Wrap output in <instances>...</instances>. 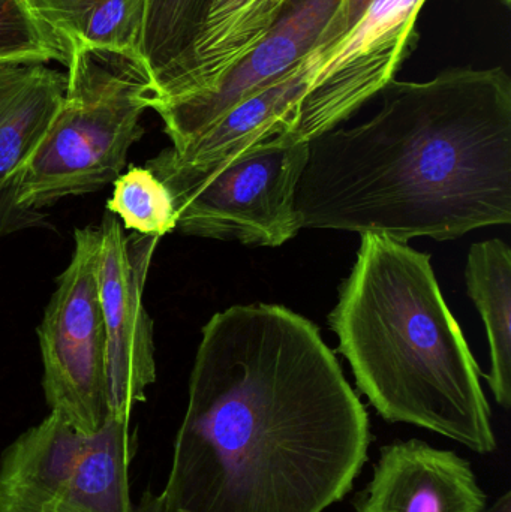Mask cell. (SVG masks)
Wrapping results in <instances>:
<instances>
[{
  "mask_svg": "<svg viewBox=\"0 0 511 512\" xmlns=\"http://www.w3.org/2000/svg\"><path fill=\"white\" fill-rule=\"evenodd\" d=\"M371 442L314 322L278 304L233 306L201 331L152 512H323L353 489Z\"/></svg>",
  "mask_w": 511,
  "mask_h": 512,
  "instance_id": "1",
  "label": "cell"
},
{
  "mask_svg": "<svg viewBox=\"0 0 511 512\" xmlns=\"http://www.w3.org/2000/svg\"><path fill=\"white\" fill-rule=\"evenodd\" d=\"M368 122L309 143L300 228L438 242L511 222V78L452 68L392 80Z\"/></svg>",
  "mask_w": 511,
  "mask_h": 512,
  "instance_id": "2",
  "label": "cell"
},
{
  "mask_svg": "<svg viewBox=\"0 0 511 512\" xmlns=\"http://www.w3.org/2000/svg\"><path fill=\"white\" fill-rule=\"evenodd\" d=\"M330 328L360 393L387 423H407L476 453L497 448L479 364L441 294L431 255L362 234Z\"/></svg>",
  "mask_w": 511,
  "mask_h": 512,
  "instance_id": "3",
  "label": "cell"
},
{
  "mask_svg": "<svg viewBox=\"0 0 511 512\" xmlns=\"http://www.w3.org/2000/svg\"><path fill=\"white\" fill-rule=\"evenodd\" d=\"M66 68L62 107L15 189V206L32 219L63 198L114 183L129 149L143 137L141 116L152 102L138 59L75 47Z\"/></svg>",
  "mask_w": 511,
  "mask_h": 512,
  "instance_id": "4",
  "label": "cell"
},
{
  "mask_svg": "<svg viewBox=\"0 0 511 512\" xmlns=\"http://www.w3.org/2000/svg\"><path fill=\"white\" fill-rule=\"evenodd\" d=\"M308 153L303 143L186 164L170 147L146 167L167 186L180 233L278 248L302 230L294 195Z\"/></svg>",
  "mask_w": 511,
  "mask_h": 512,
  "instance_id": "5",
  "label": "cell"
},
{
  "mask_svg": "<svg viewBox=\"0 0 511 512\" xmlns=\"http://www.w3.org/2000/svg\"><path fill=\"white\" fill-rule=\"evenodd\" d=\"M99 246V228L75 230L71 262L38 327L48 408L83 435L95 433L107 418Z\"/></svg>",
  "mask_w": 511,
  "mask_h": 512,
  "instance_id": "6",
  "label": "cell"
},
{
  "mask_svg": "<svg viewBox=\"0 0 511 512\" xmlns=\"http://www.w3.org/2000/svg\"><path fill=\"white\" fill-rule=\"evenodd\" d=\"M99 297L105 328L107 417L131 423L156 381L153 322L144 306V286L158 237L126 234L111 212L102 218Z\"/></svg>",
  "mask_w": 511,
  "mask_h": 512,
  "instance_id": "7",
  "label": "cell"
},
{
  "mask_svg": "<svg viewBox=\"0 0 511 512\" xmlns=\"http://www.w3.org/2000/svg\"><path fill=\"white\" fill-rule=\"evenodd\" d=\"M426 0H375L347 38L314 72L303 99L309 143L353 116L395 80L416 41Z\"/></svg>",
  "mask_w": 511,
  "mask_h": 512,
  "instance_id": "8",
  "label": "cell"
},
{
  "mask_svg": "<svg viewBox=\"0 0 511 512\" xmlns=\"http://www.w3.org/2000/svg\"><path fill=\"white\" fill-rule=\"evenodd\" d=\"M339 5L341 0H290L272 29L215 89L153 105L171 149H180L231 108L296 69L315 50Z\"/></svg>",
  "mask_w": 511,
  "mask_h": 512,
  "instance_id": "9",
  "label": "cell"
},
{
  "mask_svg": "<svg viewBox=\"0 0 511 512\" xmlns=\"http://www.w3.org/2000/svg\"><path fill=\"white\" fill-rule=\"evenodd\" d=\"M356 512H485L488 499L468 460L419 439L384 445Z\"/></svg>",
  "mask_w": 511,
  "mask_h": 512,
  "instance_id": "10",
  "label": "cell"
},
{
  "mask_svg": "<svg viewBox=\"0 0 511 512\" xmlns=\"http://www.w3.org/2000/svg\"><path fill=\"white\" fill-rule=\"evenodd\" d=\"M66 92V74L35 60L0 62V234L32 218L15 206L18 177L53 125Z\"/></svg>",
  "mask_w": 511,
  "mask_h": 512,
  "instance_id": "11",
  "label": "cell"
},
{
  "mask_svg": "<svg viewBox=\"0 0 511 512\" xmlns=\"http://www.w3.org/2000/svg\"><path fill=\"white\" fill-rule=\"evenodd\" d=\"M309 54L296 69L231 108L197 137L173 150L179 161L201 164L267 147L309 143L303 125V99L320 68Z\"/></svg>",
  "mask_w": 511,
  "mask_h": 512,
  "instance_id": "12",
  "label": "cell"
},
{
  "mask_svg": "<svg viewBox=\"0 0 511 512\" xmlns=\"http://www.w3.org/2000/svg\"><path fill=\"white\" fill-rule=\"evenodd\" d=\"M290 0H212L203 27L164 98L210 92L264 38Z\"/></svg>",
  "mask_w": 511,
  "mask_h": 512,
  "instance_id": "13",
  "label": "cell"
},
{
  "mask_svg": "<svg viewBox=\"0 0 511 512\" xmlns=\"http://www.w3.org/2000/svg\"><path fill=\"white\" fill-rule=\"evenodd\" d=\"M84 439L54 412L21 433L0 457V512H48L74 471Z\"/></svg>",
  "mask_w": 511,
  "mask_h": 512,
  "instance_id": "14",
  "label": "cell"
},
{
  "mask_svg": "<svg viewBox=\"0 0 511 512\" xmlns=\"http://www.w3.org/2000/svg\"><path fill=\"white\" fill-rule=\"evenodd\" d=\"M129 423L105 418L86 435L74 471L48 512H135L129 496Z\"/></svg>",
  "mask_w": 511,
  "mask_h": 512,
  "instance_id": "15",
  "label": "cell"
},
{
  "mask_svg": "<svg viewBox=\"0 0 511 512\" xmlns=\"http://www.w3.org/2000/svg\"><path fill=\"white\" fill-rule=\"evenodd\" d=\"M468 295L485 322L491 346L486 379L495 400L511 406V251L503 240L474 243L465 268Z\"/></svg>",
  "mask_w": 511,
  "mask_h": 512,
  "instance_id": "16",
  "label": "cell"
},
{
  "mask_svg": "<svg viewBox=\"0 0 511 512\" xmlns=\"http://www.w3.org/2000/svg\"><path fill=\"white\" fill-rule=\"evenodd\" d=\"M66 50L75 47L140 59L146 0H30Z\"/></svg>",
  "mask_w": 511,
  "mask_h": 512,
  "instance_id": "17",
  "label": "cell"
},
{
  "mask_svg": "<svg viewBox=\"0 0 511 512\" xmlns=\"http://www.w3.org/2000/svg\"><path fill=\"white\" fill-rule=\"evenodd\" d=\"M210 5L212 0H146L140 59L152 102L164 98L179 75Z\"/></svg>",
  "mask_w": 511,
  "mask_h": 512,
  "instance_id": "18",
  "label": "cell"
},
{
  "mask_svg": "<svg viewBox=\"0 0 511 512\" xmlns=\"http://www.w3.org/2000/svg\"><path fill=\"white\" fill-rule=\"evenodd\" d=\"M107 210L125 230L158 237L176 230V212L167 186L147 167H131L114 180Z\"/></svg>",
  "mask_w": 511,
  "mask_h": 512,
  "instance_id": "19",
  "label": "cell"
},
{
  "mask_svg": "<svg viewBox=\"0 0 511 512\" xmlns=\"http://www.w3.org/2000/svg\"><path fill=\"white\" fill-rule=\"evenodd\" d=\"M6 60L68 65V50L42 23L30 0H0V62Z\"/></svg>",
  "mask_w": 511,
  "mask_h": 512,
  "instance_id": "20",
  "label": "cell"
},
{
  "mask_svg": "<svg viewBox=\"0 0 511 512\" xmlns=\"http://www.w3.org/2000/svg\"><path fill=\"white\" fill-rule=\"evenodd\" d=\"M374 2L375 0H341L338 11L330 18L318 39L317 47L312 51L320 63H323L347 38L348 33L357 26Z\"/></svg>",
  "mask_w": 511,
  "mask_h": 512,
  "instance_id": "21",
  "label": "cell"
},
{
  "mask_svg": "<svg viewBox=\"0 0 511 512\" xmlns=\"http://www.w3.org/2000/svg\"><path fill=\"white\" fill-rule=\"evenodd\" d=\"M485 512H510V493H506L494 507L486 508Z\"/></svg>",
  "mask_w": 511,
  "mask_h": 512,
  "instance_id": "22",
  "label": "cell"
},
{
  "mask_svg": "<svg viewBox=\"0 0 511 512\" xmlns=\"http://www.w3.org/2000/svg\"><path fill=\"white\" fill-rule=\"evenodd\" d=\"M504 2H506L507 5H510L511 0H504Z\"/></svg>",
  "mask_w": 511,
  "mask_h": 512,
  "instance_id": "23",
  "label": "cell"
}]
</instances>
